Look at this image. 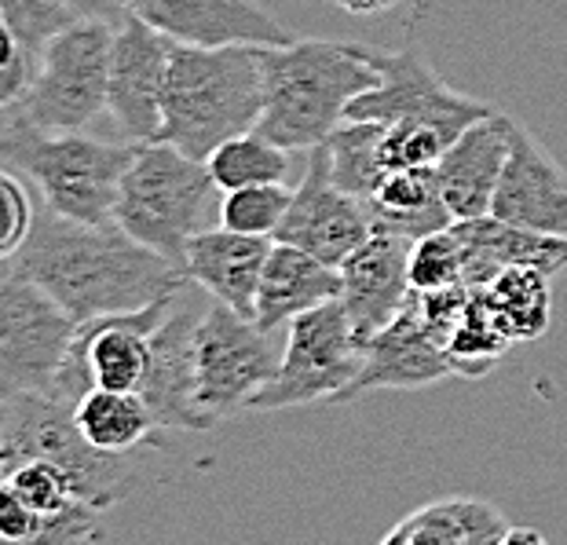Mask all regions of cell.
Returning <instances> with one entry per match:
<instances>
[{"label":"cell","instance_id":"cell-1","mask_svg":"<svg viewBox=\"0 0 567 545\" xmlns=\"http://www.w3.org/2000/svg\"><path fill=\"white\" fill-rule=\"evenodd\" d=\"M16 271L44 286L78 322L140 311L190 286L184 264L147 249L114 220L81 224L48 205L16 253Z\"/></svg>","mask_w":567,"mask_h":545},{"label":"cell","instance_id":"cell-2","mask_svg":"<svg viewBox=\"0 0 567 545\" xmlns=\"http://www.w3.org/2000/svg\"><path fill=\"white\" fill-rule=\"evenodd\" d=\"M381 81L370 44L305 38L264 52V111L257 132L286 151H311L330 140L348 103Z\"/></svg>","mask_w":567,"mask_h":545},{"label":"cell","instance_id":"cell-3","mask_svg":"<svg viewBox=\"0 0 567 545\" xmlns=\"http://www.w3.org/2000/svg\"><path fill=\"white\" fill-rule=\"evenodd\" d=\"M268 44H173L162 100V143L205 162L224 140L257 128Z\"/></svg>","mask_w":567,"mask_h":545},{"label":"cell","instance_id":"cell-4","mask_svg":"<svg viewBox=\"0 0 567 545\" xmlns=\"http://www.w3.org/2000/svg\"><path fill=\"white\" fill-rule=\"evenodd\" d=\"M132 151L125 140L103 143L84 128H38L19 114L0 132V165L30 179L52 213L81 224H111Z\"/></svg>","mask_w":567,"mask_h":545},{"label":"cell","instance_id":"cell-5","mask_svg":"<svg viewBox=\"0 0 567 545\" xmlns=\"http://www.w3.org/2000/svg\"><path fill=\"white\" fill-rule=\"evenodd\" d=\"M22 462L59 469L74 494L92 508H114L140 483L125 454H106L84 440L74 403L59 392H22L0 399V472Z\"/></svg>","mask_w":567,"mask_h":545},{"label":"cell","instance_id":"cell-6","mask_svg":"<svg viewBox=\"0 0 567 545\" xmlns=\"http://www.w3.org/2000/svg\"><path fill=\"white\" fill-rule=\"evenodd\" d=\"M213 198L216 184L205 162L154 140L132 151L111 220L147 249L184 264L187 241L205 227Z\"/></svg>","mask_w":567,"mask_h":545},{"label":"cell","instance_id":"cell-7","mask_svg":"<svg viewBox=\"0 0 567 545\" xmlns=\"http://www.w3.org/2000/svg\"><path fill=\"white\" fill-rule=\"evenodd\" d=\"M363 367V341L337 300L297 315L286 326L282 359L275 378L249 399L246 410H289L311 403H341Z\"/></svg>","mask_w":567,"mask_h":545},{"label":"cell","instance_id":"cell-8","mask_svg":"<svg viewBox=\"0 0 567 545\" xmlns=\"http://www.w3.org/2000/svg\"><path fill=\"white\" fill-rule=\"evenodd\" d=\"M114 27L74 19L44 44L38 74L19 103V117L38 128H89L106 114Z\"/></svg>","mask_w":567,"mask_h":545},{"label":"cell","instance_id":"cell-9","mask_svg":"<svg viewBox=\"0 0 567 545\" xmlns=\"http://www.w3.org/2000/svg\"><path fill=\"white\" fill-rule=\"evenodd\" d=\"M279 330H260L220 300H205L195 326V395L213 421L246 410L249 399L275 378L282 359Z\"/></svg>","mask_w":567,"mask_h":545},{"label":"cell","instance_id":"cell-10","mask_svg":"<svg viewBox=\"0 0 567 545\" xmlns=\"http://www.w3.org/2000/svg\"><path fill=\"white\" fill-rule=\"evenodd\" d=\"M370 59L378 66L381 81L355 95L348 103L344 121H381V125H414L429 128L454 143L468 125L494 114L484 100L451 89L440 70L429 63L417 48H400V52H381L370 48Z\"/></svg>","mask_w":567,"mask_h":545},{"label":"cell","instance_id":"cell-11","mask_svg":"<svg viewBox=\"0 0 567 545\" xmlns=\"http://www.w3.org/2000/svg\"><path fill=\"white\" fill-rule=\"evenodd\" d=\"M78 319L22 271L0 278V399L52 392Z\"/></svg>","mask_w":567,"mask_h":545},{"label":"cell","instance_id":"cell-12","mask_svg":"<svg viewBox=\"0 0 567 545\" xmlns=\"http://www.w3.org/2000/svg\"><path fill=\"white\" fill-rule=\"evenodd\" d=\"M198 294L202 286L190 282L165 311V319L151 330V362L136 389L158 421V429L168 432L216 429V421L198 407L195 395V326L205 300H209V294L205 300Z\"/></svg>","mask_w":567,"mask_h":545},{"label":"cell","instance_id":"cell-13","mask_svg":"<svg viewBox=\"0 0 567 545\" xmlns=\"http://www.w3.org/2000/svg\"><path fill=\"white\" fill-rule=\"evenodd\" d=\"M370 235H373L370 205L333 184L326 143L311 147L305 179L293 187V198H289V209L282 216L279 232H275V241H289V246L311 253L322 264L341 268L348 253L363 246Z\"/></svg>","mask_w":567,"mask_h":545},{"label":"cell","instance_id":"cell-14","mask_svg":"<svg viewBox=\"0 0 567 545\" xmlns=\"http://www.w3.org/2000/svg\"><path fill=\"white\" fill-rule=\"evenodd\" d=\"M173 41L128 16L111 41V81H106V114L117 136L132 147L154 143L162 132V100Z\"/></svg>","mask_w":567,"mask_h":545},{"label":"cell","instance_id":"cell-15","mask_svg":"<svg viewBox=\"0 0 567 545\" xmlns=\"http://www.w3.org/2000/svg\"><path fill=\"white\" fill-rule=\"evenodd\" d=\"M451 373L454 370L446 362L443 345L421 319L417 294H410L403 311L363 341V367H359V378L348 384L341 403H352L370 392H417Z\"/></svg>","mask_w":567,"mask_h":545},{"label":"cell","instance_id":"cell-16","mask_svg":"<svg viewBox=\"0 0 567 545\" xmlns=\"http://www.w3.org/2000/svg\"><path fill=\"white\" fill-rule=\"evenodd\" d=\"M132 16L173 44H289V33L260 0H132Z\"/></svg>","mask_w":567,"mask_h":545},{"label":"cell","instance_id":"cell-17","mask_svg":"<svg viewBox=\"0 0 567 545\" xmlns=\"http://www.w3.org/2000/svg\"><path fill=\"white\" fill-rule=\"evenodd\" d=\"M410 246L414 238L373 227V235L341 260V305L359 341L389 326L410 300Z\"/></svg>","mask_w":567,"mask_h":545},{"label":"cell","instance_id":"cell-18","mask_svg":"<svg viewBox=\"0 0 567 545\" xmlns=\"http://www.w3.org/2000/svg\"><path fill=\"white\" fill-rule=\"evenodd\" d=\"M491 216L567 238V168L524 125H513L509 157L494 187Z\"/></svg>","mask_w":567,"mask_h":545},{"label":"cell","instance_id":"cell-19","mask_svg":"<svg viewBox=\"0 0 567 545\" xmlns=\"http://www.w3.org/2000/svg\"><path fill=\"white\" fill-rule=\"evenodd\" d=\"M513 125L516 121L498 111L480 117L432 165L436 191L454 220H476V216L491 213L494 187H498L505 157H509Z\"/></svg>","mask_w":567,"mask_h":545},{"label":"cell","instance_id":"cell-20","mask_svg":"<svg viewBox=\"0 0 567 545\" xmlns=\"http://www.w3.org/2000/svg\"><path fill=\"white\" fill-rule=\"evenodd\" d=\"M275 238L243 235L231 227H202L190 235L184 249V271L202 294H209L220 305L235 308L238 315L252 319L257 311V289L264 278V264L271 257Z\"/></svg>","mask_w":567,"mask_h":545},{"label":"cell","instance_id":"cell-21","mask_svg":"<svg viewBox=\"0 0 567 545\" xmlns=\"http://www.w3.org/2000/svg\"><path fill=\"white\" fill-rule=\"evenodd\" d=\"M454 232L465 246V286H487L494 275L509 264L538 268L557 278L567 268V238L530 232V227L505 224L498 216H476V220H454Z\"/></svg>","mask_w":567,"mask_h":545},{"label":"cell","instance_id":"cell-22","mask_svg":"<svg viewBox=\"0 0 567 545\" xmlns=\"http://www.w3.org/2000/svg\"><path fill=\"white\" fill-rule=\"evenodd\" d=\"M337 297H341V271L333 264H322L289 241H275L271 257L264 264L252 322L260 330H286L297 315Z\"/></svg>","mask_w":567,"mask_h":545},{"label":"cell","instance_id":"cell-23","mask_svg":"<svg viewBox=\"0 0 567 545\" xmlns=\"http://www.w3.org/2000/svg\"><path fill=\"white\" fill-rule=\"evenodd\" d=\"M505 524L502 508L484 498H454L429 502L406 513L392 531H384V545H502Z\"/></svg>","mask_w":567,"mask_h":545},{"label":"cell","instance_id":"cell-24","mask_svg":"<svg viewBox=\"0 0 567 545\" xmlns=\"http://www.w3.org/2000/svg\"><path fill=\"white\" fill-rule=\"evenodd\" d=\"M367 205L373 213V227H384V232L406 238L443 232V227L454 224V216L446 213L436 191L432 168H389L381 176V184L370 191Z\"/></svg>","mask_w":567,"mask_h":545},{"label":"cell","instance_id":"cell-25","mask_svg":"<svg viewBox=\"0 0 567 545\" xmlns=\"http://www.w3.org/2000/svg\"><path fill=\"white\" fill-rule=\"evenodd\" d=\"M74 421L84 440L106 454H132L158 432L143 395L117 389H89L74 403Z\"/></svg>","mask_w":567,"mask_h":545},{"label":"cell","instance_id":"cell-26","mask_svg":"<svg viewBox=\"0 0 567 545\" xmlns=\"http://www.w3.org/2000/svg\"><path fill=\"white\" fill-rule=\"evenodd\" d=\"M484 289L487 308L505 330V337L516 341H538L553 322V286L549 275L524 264H509L491 278Z\"/></svg>","mask_w":567,"mask_h":545},{"label":"cell","instance_id":"cell-27","mask_svg":"<svg viewBox=\"0 0 567 545\" xmlns=\"http://www.w3.org/2000/svg\"><path fill=\"white\" fill-rule=\"evenodd\" d=\"M289 154L293 151L279 147V143L268 140L264 132L249 128V132H238L231 140H224L220 147L205 157V168H209L216 191H238V187L286 179Z\"/></svg>","mask_w":567,"mask_h":545},{"label":"cell","instance_id":"cell-28","mask_svg":"<svg viewBox=\"0 0 567 545\" xmlns=\"http://www.w3.org/2000/svg\"><path fill=\"white\" fill-rule=\"evenodd\" d=\"M326 154L333 184L363 202L389 173L381 162V121H341L326 140Z\"/></svg>","mask_w":567,"mask_h":545},{"label":"cell","instance_id":"cell-29","mask_svg":"<svg viewBox=\"0 0 567 545\" xmlns=\"http://www.w3.org/2000/svg\"><path fill=\"white\" fill-rule=\"evenodd\" d=\"M509 337L494 319V311L487 308L484 300V289L473 286V294H468V308L462 311V319L446 337V362H451V370L457 378H484V373L498 362L505 351H509Z\"/></svg>","mask_w":567,"mask_h":545},{"label":"cell","instance_id":"cell-30","mask_svg":"<svg viewBox=\"0 0 567 545\" xmlns=\"http://www.w3.org/2000/svg\"><path fill=\"white\" fill-rule=\"evenodd\" d=\"M289 198H293V187H286V179L224 191L220 224L231 227V232H243V235L275 238V232H279L282 216L289 209Z\"/></svg>","mask_w":567,"mask_h":545},{"label":"cell","instance_id":"cell-31","mask_svg":"<svg viewBox=\"0 0 567 545\" xmlns=\"http://www.w3.org/2000/svg\"><path fill=\"white\" fill-rule=\"evenodd\" d=\"M465 278V246L462 235L451 227L432 235L414 238L410 246V289H443V286H457ZM465 286V282H462Z\"/></svg>","mask_w":567,"mask_h":545},{"label":"cell","instance_id":"cell-32","mask_svg":"<svg viewBox=\"0 0 567 545\" xmlns=\"http://www.w3.org/2000/svg\"><path fill=\"white\" fill-rule=\"evenodd\" d=\"M33 220H38V205L30 198V187L19 173L0 165V260H16L33 232Z\"/></svg>","mask_w":567,"mask_h":545},{"label":"cell","instance_id":"cell-33","mask_svg":"<svg viewBox=\"0 0 567 545\" xmlns=\"http://www.w3.org/2000/svg\"><path fill=\"white\" fill-rule=\"evenodd\" d=\"M0 542L44 545V516L0 476Z\"/></svg>","mask_w":567,"mask_h":545},{"label":"cell","instance_id":"cell-34","mask_svg":"<svg viewBox=\"0 0 567 545\" xmlns=\"http://www.w3.org/2000/svg\"><path fill=\"white\" fill-rule=\"evenodd\" d=\"M74 19H92V22H106V27H122L132 16V0H63Z\"/></svg>","mask_w":567,"mask_h":545},{"label":"cell","instance_id":"cell-35","mask_svg":"<svg viewBox=\"0 0 567 545\" xmlns=\"http://www.w3.org/2000/svg\"><path fill=\"white\" fill-rule=\"evenodd\" d=\"M333 4H341L344 11H352V16H373V11L389 8L392 0H333Z\"/></svg>","mask_w":567,"mask_h":545},{"label":"cell","instance_id":"cell-36","mask_svg":"<svg viewBox=\"0 0 567 545\" xmlns=\"http://www.w3.org/2000/svg\"><path fill=\"white\" fill-rule=\"evenodd\" d=\"M513 542H535V545H542V542H546V535L535 531V527H509V531H505L502 545H513Z\"/></svg>","mask_w":567,"mask_h":545},{"label":"cell","instance_id":"cell-37","mask_svg":"<svg viewBox=\"0 0 567 545\" xmlns=\"http://www.w3.org/2000/svg\"><path fill=\"white\" fill-rule=\"evenodd\" d=\"M392 4H406V0H392Z\"/></svg>","mask_w":567,"mask_h":545},{"label":"cell","instance_id":"cell-38","mask_svg":"<svg viewBox=\"0 0 567 545\" xmlns=\"http://www.w3.org/2000/svg\"><path fill=\"white\" fill-rule=\"evenodd\" d=\"M0 476H4V472H0Z\"/></svg>","mask_w":567,"mask_h":545}]
</instances>
